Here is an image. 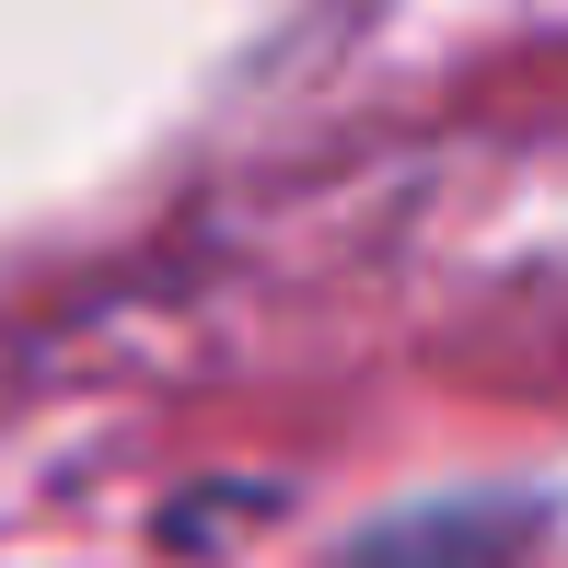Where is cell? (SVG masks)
<instances>
[{
	"label": "cell",
	"instance_id": "6da1fadb",
	"mask_svg": "<svg viewBox=\"0 0 568 568\" xmlns=\"http://www.w3.org/2000/svg\"><path fill=\"white\" fill-rule=\"evenodd\" d=\"M510 546V523H487V534H464V523H406V534H383L359 568H487Z\"/></svg>",
	"mask_w": 568,
	"mask_h": 568
}]
</instances>
